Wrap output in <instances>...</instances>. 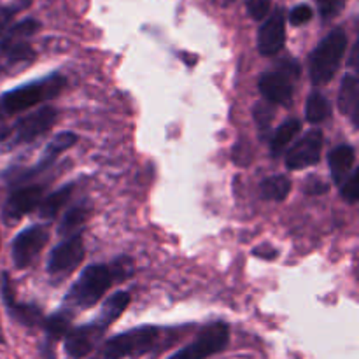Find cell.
Listing matches in <instances>:
<instances>
[{
    "instance_id": "obj_11",
    "label": "cell",
    "mask_w": 359,
    "mask_h": 359,
    "mask_svg": "<svg viewBox=\"0 0 359 359\" xmlns=\"http://www.w3.org/2000/svg\"><path fill=\"white\" fill-rule=\"evenodd\" d=\"M84 259V242L83 235L74 233L72 237L60 242L53 248L48 258V272L51 276H65L81 265Z\"/></svg>"
},
{
    "instance_id": "obj_14",
    "label": "cell",
    "mask_w": 359,
    "mask_h": 359,
    "mask_svg": "<svg viewBox=\"0 0 359 359\" xmlns=\"http://www.w3.org/2000/svg\"><path fill=\"white\" fill-rule=\"evenodd\" d=\"M0 293H2V300L7 309V314H9L14 321L20 323V325L23 326H28V328L42 325L44 316H42L41 309L30 304H20V302L16 300L13 291V284H11L9 276H7L6 272L2 273V279H0Z\"/></svg>"
},
{
    "instance_id": "obj_35",
    "label": "cell",
    "mask_w": 359,
    "mask_h": 359,
    "mask_svg": "<svg viewBox=\"0 0 359 359\" xmlns=\"http://www.w3.org/2000/svg\"><path fill=\"white\" fill-rule=\"evenodd\" d=\"M0 344H6V337H4V332H2V325H0Z\"/></svg>"
},
{
    "instance_id": "obj_6",
    "label": "cell",
    "mask_w": 359,
    "mask_h": 359,
    "mask_svg": "<svg viewBox=\"0 0 359 359\" xmlns=\"http://www.w3.org/2000/svg\"><path fill=\"white\" fill-rule=\"evenodd\" d=\"M230 342V326L223 321L207 325L196 339L186 347L179 349L168 359H207L226 349Z\"/></svg>"
},
{
    "instance_id": "obj_3",
    "label": "cell",
    "mask_w": 359,
    "mask_h": 359,
    "mask_svg": "<svg viewBox=\"0 0 359 359\" xmlns=\"http://www.w3.org/2000/svg\"><path fill=\"white\" fill-rule=\"evenodd\" d=\"M347 49V35L342 28L330 32L312 51L309 60V74L316 86H325L335 77Z\"/></svg>"
},
{
    "instance_id": "obj_5",
    "label": "cell",
    "mask_w": 359,
    "mask_h": 359,
    "mask_svg": "<svg viewBox=\"0 0 359 359\" xmlns=\"http://www.w3.org/2000/svg\"><path fill=\"white\" fill-rule=\"evenodd\" d=\"M298 76H300V65L293 60H283L276 70L259 76L258 88L270 104L287 105L293 98L294 81Z\"/></svg>"
},
{
    "instance_id": "obj_12",
    "label": "cell",
    "mask_w": 359,
    "mask_h": 359,
    "mask_svg": "<svg viewBox=\"0 0 359 359\" xmlns=\"http://www.w3.org/2000/svg\"><path fill=\"white\" fill-rule=\"evenodd\" d=\"M325 135L319 128L309 130L286 154V167L290 170H302L312 167L319 161L323 151Z\"/></svg>"
},
{
    "instance_id": "obj_1",
    "label": "cell",
    "mask_w": 359,
    "mask_h": 359,
    "mask_svg": "<svg viewBox=\"0 0 359 359\" xmlns=\"http://www.w3.org/2000/svg\"><path fill=\"white\" fill-rule=\"evenodd\" d=\"M161 330L156 326H139L111 337L95 353L93 359L140 358L158 346Z\"/></svg>"
},
{
    "instance_id": "obj_19",
    "label": "cell",
    "mask_w": 359,
    "mask_h": 359,
    "mask_svg": "<svg viewBox=\"0 0 359 359\" xmlns=\"http://www.w3.org/2000/svg\"><path fill=\"white\" fill-rule=\"evenodd\" d=\"M354 163H356V151L349 144H342L337 146L332 153L328 154V165L330 172H332V179L340 184L347 175L353 172Z\"/></svg>"
},
{
    "instance_id": "obj_26",
    "label": "cell",
    "mask_w": 359,
    "mask_h": 359,
    "mask_svg": "<svg viewBox=\"0 0 359 359\" xmlns=\"http://www.w3.org/2000/svg\"><path fill=\"white\" fill-rule=\"evenodd\" d=\"M340 195L346 202L356 203L359 198V170L356 167L353 168L349 175L340 182Z\"/></svg>"
},
{
    "instance_id": "obj_34",
    "label": "cell",
    "mask_w": 359,
    "mask_h": 359,
    "mask_svg": "<svg viewBox=\"0 0 359 359\" xmlns=\"http://www.w3.org/2000/svg\"><path fill=\"white\" fill-rule=\"evenodd\" d=\"M13 14H14L13 9H7V7H0V34L6 30L7 23H9V20L13 18Z\"/></svg>"
},
{
    "instance_id": "obj_10",
    "label": "cell",
    "mask_w": 359,
    "mask_h": 359,
    "mask_svg": "<svg viewBox=\"0 0 359 359\" xmlns=\"http://www.w3.org/2000/svg\"><path fill=\"white\" fill-rule=\"evenodd\" d=\"M44 198V186L42 184H20L14 186L7 196L2 209V217L6 223H18L23 216L37 209Z\"/></svg>"
},
{
    "instance_id": "obj_32",
    "label": "cell",
    "mask_w": 359,
    "mask_h": 359,
    "mask_svg": "<svg viewBox=\"0 0 359 359\" xmlns=\"http://www.w3.org/2000/svg\"><path fill=\"white\" fill-rule=\"evenodd\" d=\"M330 189V186L326 184V182H323L321 179H316V177H312V179H309V182H307V193L309 195H325L326 191H328Z\"/></svg>"
},
{
    "instance_id": "obj_7",
    "label": "cell",
    "mask_w": 359,
    "mask_h": 359,
    "mask_svg": "<svg viewBox=\"0 0 359 359\" xmlns=\"http://www.w3.org/2000/svg\"><path fill=\"white\" fill-rule=\"evenodd\" d=\"M77 140H79V137H77L74 132L58 133L55 139H51V142H48V146H46L44 151H42L41 160H39L34 167L11 168V170H7L6 174H4V177L7 179V182H9L11 186H18L23 181H30V177L42 174L44 170L51 168L53 163L58 160L60 154L65 153V151L70 149L72 146H76Z\"/></svg>"
},
{
    "instance_id": "obj_23",
    "label": "cell",
    "mask_w": 359,
    "mask_h": 359,
    "mask_svg": "<svg viewBox=\"0 0 359 359\" xmlns=\"http://www.w3.org/2000/svg\"><path fill=\"white\" fill-rule=\"evenodd\" d=\"M91 214V205L90 202H79L77 205H74L72 209H69L63 216L62 223L58 226L60 235H69V233H79V228L84 226V223L88 221Z\"/></svg>"
},
{
    "instance_id": "obj_8",
    "label": "cell",
    "mask_w": 359,
    "mask_h": 359,
    "mask_svg": "<svg viewBox=\"0 0 359 359\" xmlns=\"http://www.w3.org/2000/svg\"><path fill=\"white\" fill-rule=\"evenodd\" d=\"M56 112L55 107L51 105H44V107L37 109V111L30 112V114L23 116L14 123L13 128L7 132V140L9 146H21V144H30L37 137L44 135L48 130L53 128L56 121Z\"/></svg>"
},
{
    "instance_id": "obj_13",
    "label": "cell",
    "mask_w": 359,
    "mask_h": 359,
    "mask_svg": "<svg viewBox=\"0 0 359 359\" xmlns=\"http://www.w3.org/2000/svg\"><path fill=\"white\" fill-rule=\"evenodd\" d=\"M105 332H107V328L98 325L95 319L91 323H88V325L72 328L65 335L67 356L70 359H83L90 356L93 353V349H97V346L100 344Z\"/></svg>"
},
{
    "instance_id": "obj_28",
    "label": "cell",
    "mask_w": 359,
    "mask_h": 359,
    "mask_svg": "<svg viewBox=\"0 0 359 359\" xmlns=\"http://www.w3.org/2000/svg\"><path fill=\"white\" fill-rule=\"evenodd\" d=\"M37 30H39L37 21L23 20V21H20L18 25H14V27L7 32V35H13V37H18V39H27V37H30L32 34H35Z\"/></svg>"
},
{
    "instance_id": "obj_4",
    "label": "cell",
    "mask_w": 359,
    "mask_h": 359,
    "mask_svg": "<svg viewBox=\"0 0 359 359\" xmlns=\"http://www.w3.org/2000/svg\"><path fill=\"white\" fill-rule=\"evenodd\" d=\"M65 77L60 74H51L44 79L32 81V83L18 86L14 90L6 91L0 98V105L7 114H16V112L28 111L34 105L41 102L55 98L65 86Z\"/></svg>"
},
{
    "instance_id": "obj_21",
    "label": "cell",
    "mask_w": 359,
    "mask_h": 359,
    "mask_svg": "<svg viewBox=\"0 0 359 359\" xmlns=\"http://www.w3.org/2000/svg\"><path fill=\"white\" fill-rule=\"evenodd\" d=\"M74 188H76V184H74V182H70V184L62 186L60 189L53 191L51 195H48L46 198H42V202L39 203V207H37L39 216H41L42 219H53V217H56V214H58L60 210L65 207V203L69 202L70 196H72Z\"/></svg>"
},
{
    "instance_id": "obj_2",
    "label": "cell",
    "mask_w": 359,
    "mask_h": 359,
    "mask_svg": "<svg viewBox=\"0 0 359 359\" xmlns=\"http://www.w3.org/2000/svg\"><path fill=\"white\" fill-rule=\"evenodd\" d=\"M114 280L111 266L105 265H90L79 273V279L72 284L65 297L63 307L70 311H84L91 309L100 302V298L107 293Z\"/></svg>"
},
{
    "instance_id": "obj_18",
    "label": "cell",
    "mask_w": 359,
    "mask_h": 359,
    "mask_svg": "<svg viewBox=\"0 0 359 359\" xmlns=\"http://www.w3.org/2000/svg\"><path fill=\"white\" fill-rule=\"evenodd\" d=\"M339 109L342 114L351 116L354 126H358L359 119V81L354 74H346L340 84L339 91Z\"/></svg>"
},
{
    "instance_id": "obj_31",
    "label": "cell",
    "mask_w": 359,
    "mask_h": 359,
    "mask_svg": "<svg viewBox=\"0 0 359 359\" xmlns=\"http://www.w3.org/2000/svg\"><path fill=\"white\" fill-rule=\"evenodd\" d=\"M321 11L323 18H333L340 9H342L346 0H316Z\"/></svg>"
},
{
    "instance_id": "obj_27",
    "label": "cell",
    "mask_w": 359,
    "mask_h": 359,
    "mask_svg": "<svg viewBox=\"0 0 359 359\" xmlns=\"http://www.w3.org/2000/svg\"><path fill=\"white\" fill-rule=\"evenodd\" d=\"M255 119H256V125H258V130L259 133H262L263 137L266 135V132H269L270 128V123H272L273 119V109L270 104H256L255 105Z\"/></svg>"
},
{
    "instance_id": "obj_20",
    "label": "cell",
    "mask_w": 359,
    "mask_h": 359,
    "mask_svg": "<svg viewBox=\"0 0 359 359\" xmlns=\"http://www.w3.org/2000/svg\"><path fill=\"white\" fill-rule=\"evenodd\" d=\"M128 305L130 294L126 293V291H118V293H114L112 297H109L107 300L104 302V305H102L100 312L97 314L95 321H97L98 325L104 326V328H109V326L126 311Z\"/></svg>"
},
{
    "instance_id": "obj_15",
    "label": "cell",
    "mask_w": 359,
    "mask_h": 359,
    "mask_svg": "<svg viewBox=\"0 0 359 359\" xmlns=\"http://www.w3.org/2000/svg\"><path fill=\"white\" fill-rule=\"evenodd\" d=\"M286 42V20L283 11H276L258 32V51L262 56H273Z\"/></svg>"
},
{
    "instance_id": "obj_30",
    "label": "cell",
    "mask_w": 359,
    "mask_h": 359,
    "mask_svg": "<svg viewBox=\"0 0 359 359\" xmlns=\"http://www.w3.org/2000/svg\"><path fill=\"white\" fill-rule=\"evenodd\" d=\"M312 16H314V13H312L311 7L305 6V4H300V6H297L290 13V21L294 27H302V25L309 23L312 20Z\"/></svg>"
},
{
    "instance_id": "obj_9",
    "label": "cell",
    "mask_w": 359,
    "mask_h": 359,
    "mask_svg": "<svg viewBox=\"0 0 359 359\" xmlns=\"http://www.w3.org/2000/svg\"><path fill=\"white\" fill-rule=\"evenodd\" d=\"M49 241V230L44 224H34L25 228L13 241V262L16 269H28L41 255Z\"/></svg>"
},
{
    "instance_id": "obj_17",
    "label": "cell",
    "mask_w": 359,
    "mask_h": 359,
    "mask_svg": "<svg viewBox=\"0 0 359 359\" xmlns=\"http://www.w3.org/2000/svg\"><path fill=\"white\" fill-rule=\"evenodd\" d=\"M35 60L34 49L25 39L7 35L0 41V69H21Z\"/></svg>"
},
{
    "instance_id": "obj_22",
    "label": "cell",
    "mask_w": 359,
    "mask_h": 359,
    "mask_svg": "<svg viewBox=\"0 0 359 359\" xmlns=\"http://www.w3.org/2000/svg\"><path fill=\"white\" fill-rule=\"evenodd\" d=\"M302 123L300 119L291 118L287 121H284L279 128L276 130L273 137L270 139V151H272V156H279L284 153L287 146L294 140V137L300 133Z\"/></svg>"
},
{
    "instance_id": "obj_16",
    "label": "cell",
    "mask_w": 359,
    "mask_h": 359,
    "mask_svg": "<svg viewBox=\"0 0 359 359\" xmlns=\"http://www.w3.org/2000/svg\"><path fill=\"white\" fill-rule=\"evenodd\" d=\"M74 312L70 309L62 307L55 314L49 316L48 319L42 321L46 332V340L41 346V354L44 359H55V344L58 340L65 339L67 333L72 330Z\"/></svg>"
},
{
    "instance_id": "obj_25",
    "label": "cell",
    "mask_w": 359,
    "mask_h": 359,
    "mask_svg": "<svg viewBox=\"0 0 359 359\" xmlns=\"http://www.w3.org/2000/svg\"><path fill=\"white\" fill-rule=\"evenodd\" d=\"M332 114V105L326 100V97L319 91L309 95L307 105H305V118L312 125H319V123L326 121Z\"/></svg>"
},
{
    "instance_id": "obj_24",
    "label": "cell",
    "mask_w": 359,
    "mask_h": 359,
    "mask_svg": "<svg viewBox=\"0 0 359 359\" xmlns=\"http://www.w3.org/2000/svg\"><path fill=\"white\" fill-rule=\"evenodd\" d=\"M291 191V181L286 175H272L262 181L259 184V196L263 200H272V202H283Z\"/></svg>"
},
{
    "instance_id": "obj_29",
    "label": "cell",
    "mask_w": 359,
    "mask_h": 359,
    "mask_svg": "<svg viewBox=\"0 0 359 359\" xmlns=\"http://www.w3.org/2000/svg\"><path fill=\"white\" fill-rule=\"evenodd\" d=\"M248 11L251 14L252 20L256 21H262L265 20L266 14L270 11V0H248Z\"/></svg>"
},
{
    "instance_id": "obj_33",
    "label": "cell",
    "mask_w": 359,
    "mask_h": 359,
    "mask_svg": "<svg viewBox=\"0 0 359 359\" xmlns=\"http://www.w3.org/2000/svg\"><path fill=\"white\" fill-rule=\"evenodd\" d=\"M252 255L258 256V258H263V259H273L277 258V249L270 248V245H262V248H256L255 251H252Z\"/></svg>"
}]
</instances>
